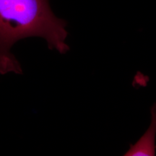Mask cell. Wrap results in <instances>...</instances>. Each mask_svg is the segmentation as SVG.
Returning a JSON list of instances; mask_svg holds the SVG:
<instances>
[{"label": "cell", "instance_id": "cell-1", "mask_svg": "<svg viewBox=\"0 0 156 156\" xmlns=\"http://www.w3.org/2000/svg\"><path fill=\"white\" fill-rule=\"evenodd\" d=\"M66 27V21L54 14L48 0H0V74L23 73L11 52L22 39L42 38L49 49L65 54L69 50Z\"/></svg>", "mask_w": 156, "mask_h": 156}]
</instances>
